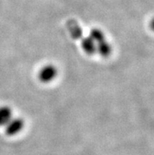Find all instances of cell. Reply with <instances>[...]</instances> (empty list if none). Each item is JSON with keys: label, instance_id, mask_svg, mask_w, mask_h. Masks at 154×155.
Returning <instances> with one entry per match:
<instances>
[{"label": "cell", "instance_id": "cell-4", "mask_svg": "<svg viewBox=\"0 0 154 155\" xmlns=\"http://www.w3.org/2000/svg\"><path fill=\"white\" fill-rule=\"evenodd\" d=\"M112 46L106 40L100 42L96 44V52H98L102 57L107 58L112 53Z\"/></svg>", "mask_w": 154, "mask_h": 155}, {"label": "cell", "instance_id": "cell-6", "mask_svg": "<svg viewBox=\"0 0 154 155\" xmlns=\"http://www.w3.org/2000/svg\"><path fill=\"white\" fill-rule=\"evenodd\" d=\"M82 48L87 54H94L96 53V43L93 41L90 36H87L82 39Z\"/></svg>", "mask_w": 154, "mask_h": 155}, {"label": "cell", "instance_id": "cell-3", "mask_svg": "<svg viewBox=\"0 0 154 155\" xmlns=\"http://www.w3.org/2000/svg\"><path fill=\"white\" fill-rule=\"evenodd\" d=\"M67 28H68L71 36L75 39H81L83 36L82 28L80 27L79 23L73 19L68 20L67 21Z\"/></svg>", "mask_w": 154, "mask_h": 155}, {"label": "cell", "instance_id": "cell-7", "mask_svg": "<svg viewBox=\"0 0 154 155\" xmlns=\"http://www.w3.org/2000/svg\"><path fill=\"white\" fill-rule=\"evenodd\" d=\"M91 39L93 41L96 43V44L100 42L105 40V33L99 28H93L91 31H90V35H89Z\"/></svg>", "mask_w": 154, "mask_h": 155}, {"label": "cell", "instance_id": "cell-1", "mask_svg": "<svg viewBox=\"0 0 154 155\" xmlns=\"http://www.w3.org/2000/svg\"><path fill=\"white\" fill-rule=\"evenodd\" d=\"M57 75V69L53 65H47L42 68L38 73L39 80L42 83L47 84L53 81Z\"/></svg>", "mask_w": 154, "mask_h": 155}, {"label": "cell", "instance_id": "cell-2", "mask_svg": "<svg viewBox=\"0 0 154 155\" xmlns=\"http://www.w3.org/2000/svg\"><path fill=\"white\" fill-rule=\"evenodd\" d=\"M25 122L21 118H12L9 121L6 127V133L8 136H15L19 132H21V130L24 128Z\"/></svg>", "mask_w": 154, "mask_h": 155}, {"label": "cell", "instance_id": "cell-5", "mask_svg": "<svg viewBox=\"0 0 154 155\" xmlns=\"http://www.w3.org/2000/svg\"><path fill=\"white\" fill-rule=\"evenodd\" d=\"M13 118L12 110L8 106L0 107V126H6Z\"/></svg>", "mask_w": 154, "mask_h": 155}]
</instances>
